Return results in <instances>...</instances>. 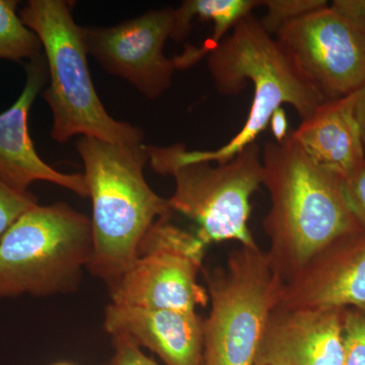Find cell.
Here are the masks:
<instances>
[{"label":"cell","instance_id":"cell-1","mask_svg":"<svg viewBox=\"0 0 365 365\" xmlns=\"http://www.w3.org/2000/svg\"><path fill=\"white\" fill-rule=\"evenodd\" d=\"M262 163L271 200L263 220L268 258L287 283L321 250L362 230L346 202L342 178L314 163L292 133L266 143Z\"/></svg>","mask_w":365,"mask_h":365},{"label":"cell","instance_id":"cell-2","mask_svg":"<svg viewBox=\"0 0 365 365\" xmlns=\"http://www.w3.org/2000/svg\"><path fill=\"white\" fill-rule=\"evenodd\" d=\"M76 148L93 203V255L86 270L110 289L136 260L150 227L174 212L168 199L144 179V167L150 162L145 144L81 137Z\"/></svg>","mask_w":365,"mask_h":365},{"label":"cell","instance_id":"cell-3","mask_svg":"<svg viewBox=\"0 0 365 365\" xmlns=\"http://www.w3.org/2000/svg\"><path fill=\"white\" fill-rule=\"evenodd\" d=\"M71 7L64 0H31L19 14L45 51L50 83L43 97L52 110V138L58 143L76 135L110 143H143L144 132L115 120L98 98L86 58L85 28L74 21Z\"/></svg>","mask_w":365,"mask_h":365},{"label":"cell","instance_id":"cell-4","mask_svg":"<svg viewBox=\"0 0 365 365\" xmlns=\"http://www.w3.org/2000/svg\"><path fill=\"white\" fill-rule=\"evenodd\" d=\"M91 255V218L66 203L38 204L0 237V300L73 292Z\"/></svg>","mask_w":365,"mask_h":365},{"label":"cell","instance_id":"cell-5","mask_svg":"<svg viewBox=\"0 0 365 365\" xmlns=\"http://www.w3.org/2000/svg\"><path fill=\"white\" fill-rule=\"evenodd\" d=\"M202 274L211 306L203 319V365H255L284 281L258 246H240L225 266Z\"/></svg>","mask_w":365,"mask_h":365},{"label":"cell","instance_id":"cell-6","mask_svg":"<svg viewBox=\"0 0 365 365\" xmlns=\"http://www.w3.org/2000/svg\"><path fill=\"white\" fill-rule=\"evenodd\" d=\"M153 170L175 180L168 199L173 212L197 225L196 235L206 245L228 241L256 247L248 222L252 196L263 185L260 148L250 144L225 163H153Z\"/></svg>","mask_w":365,"mask_h":365},{"label":"cell","instance_id":"cell-7","mask_svg":"<svg viewBox=\"0 0 365 365\" xmlns=\"http://www.w3.org/2000/svg\"><path fill=\"white\" fill-rule=\"evenodd\" d=\"M207 247L170 216L160 218L143 237L131 267L110 288L112 304L180 312L207 306V289L198 280Z\"/></svg>","mask_w":365,"mask_h":365},{"label":"cell","instance_id":"cell-8","mask_svg":"<svg viewBox=\"0 0 365 365\" xmlns=\"http://www.w3.org/2000/svg\"><path fill=\"white\" fill-rule=\"evenodd\" d=\"M275 39L325 102L351 95L364 85L365 26L330 6L283 26Z\"/></svg>","mask_w":365,"mask_h":365},{"label":"cell","instance_id":"cell-9","mask_svg":"<svg viewBox=\"0 0 365 365\" xmlns=\"http://www.w3.org/2000/svg\"><path fill=\"white\" fill-rule=\"evenodd\" d=\"M85 32L88 54L145 97H160L172 86L177 68L163 48L169 39L179 41L176 9H155L109 28H85Z\"/></svg>","mask_w":365,"mask_h":365},{"label":"cell","instance_id":"cell-10","mask_svg":"<svg viewBox=\"0 0 365 365\" xmlns=\"http://www.w3.org/2000/svg\"><path fill=\"white\" fill-rule=\"evenodd\" d=\"M279 306L365 312V232L340 237L314 255L285 283Z\"/></svg>","mask_w":365,"mask_h":365},{"label":"cell","instance_id":"cell-11","mask_svg":"<svg viewBox=\"0 0 365 365\" xmlns=\"http://www.w3.org/2000/svg\"><path fill=\"white\" fill-rule=\"evenodd\" d=\"M343 312L278 304L266 324L255 365H343Z\"/></svg>","mask_w":365,"mask_h":365},{"label":"cell","instance_id":"cell-12","mask_svg":"<svg viewBox=\"0 0 365 365\" xmlns=\"http://www.w3.org/2000/svg\"><path fill=\"white\" fill-rule=\"evenodd\" d=\"M25 88L16 103L0 114V181L20 193L29 192L33 182L58 185L78 196L88 197L85 175L63 174L39 157L28 129V117L37 96L46 83L47 62L40 55L25 66Z\"/></svg>","mask_w":365,"mask_h":365},{"label":"cell","instance_id":"cell-13","mask_svg":"<svg viewBox=\"0 0 365 365\" xmlns=\"http://www.w3.org/2000/svg\"><path fill=\"white\" fill-rule=\"evenodd\" d=\"M104 329L131 341L165 365H203V319L197 312L145 309L110 304Z\"/></svg>","mask_w":365,"mask_h":365},{"label":"cell","instance_id":"cell-14","mask_svg":"<svg viewBox=\"0 0 365 365\" xmlns=\"http://www.w3.org/2000/svg\"><path fill=\"white\" fill-rule=\"evenodd\" d=\"M355 101L356 91L326 101L292 133L314 163L342 179L365 160Z\"/></svg>","mask_w":365,"mask_h":365},{"label":"cell","instance_id":"cell-15","mask_svg":"<svg viewBox=\"0 0 365 365\" xmlns=\"http://www.w3.org/2000/svg\"><path fill=\"white\" fill-rule=\"evenodd\" d=\"M261 6V0H187L177 9L179 41L188 37L191 23L195 16L199 20H210L215 24L213 34L201 47L189 46L181 55L174 57L177 71L194 66L203 56L215 49L225 35L242 19Z\"/></svg>","mask_w":365,"mask_h":365},{"label":"cell","instance_id":"cell-16","mask_svg":"<svg viewBox=\"0 0 365 365\" xmlns=\"http://www.w3.org/2000/svg\"><path fill=\"white\" fill-rule=\"evenodd\" d=\"M16 7V1L0 0V59L31 61L42 55V45L21 20Z\"/></svg>","mask_w":365,"mask_h":365},{"label":"cell","instance_id":"cell-17","mask_svg":"<svg viewBox=\"0 0 365 365\" xmlns=\"http://www.w3.org/2000/svg\"><path fill=\"white\" fill-rule=\"evenodd\" d=\"M328 6L325 0H261V6H265L267 13L260 23L266 32L275 35L290 21Z\"/></svg>","mask_w":365,"mask_h":365},{"label":"cell","instance_id":"cell-18","mask_svg":"<svg viewBox=\"0 0 365 365\" xmlns=\"http://www.w3.org/2000/svg\"><path fill=\"white\" fill-rule=\"evenodd\" d=\"M343 365H365V312L345 309L343 312Z\"/></svg>","mask_w":365,"mask_h":365},{"label":"cell","instance_id":"cell-19","mask_svg":"<svg viewBox=\"0 0 365 365\" xmlns=\"http://www.w3.org/2000/svg\"><path fill=\"white\" fill-rule=\"evenodd\" d=\"M38 205L30 192L20 193L0 181V237L21 215Z\"/></svg>","mask_w":365,"mask_h":365},{"label":"cell","instance_id":"cell-20","mask_svg":"<svg viewBox=\"0 0 365 365\" xmlns=\"http://www.w3.org/2000/svg\"><path fill=\"white\" fill-rule=\"evenodd\" d=\"M342 181L348 207L360 230L365 232V160Z\"/></svg>","mask_w":365,"mask_h":365},{"label":"cell","instance_id":"cell-21","mask_svg":"<svg viewBox=\"0 0 365 365\" xmlns=\"http://www.w3.org/2000/svg\"><path fill=\"white\" fill-rule=\"evenodd\" d=\"M114 354L103 365H160L145 354L138 346L122 337H112Z\"/></svg>","mask_w":365,"mask_h":365},{"label":"cell","instance_id":"cell-22","mask_svg":"<svg viewBox=\"0 0 365 365\" xmlns=\"http://www.w3.org/2000/svg\"><path fill=\"white\" fill-rule=\"evenodd\" d=\"M330 6L348 20L365 26V0H335Z\"/></svg>","mask_w":365,"mask_h":365},{"label":"cell","instance_id":"cell-23","mask_svg":"<svg viewBox=\"0 0 365 365\" xmlns=\"http://www.w3.org/2000/svg\"><path fill=\"white\" fill-rule=\"evenodd\" d=\"M271 131L275 137L276 143H280L287 138L288 134V122L287 113L282 107L276 110L269 121Z\"/></svg>","mask_w":365,"mask_h":365},{"label":"cell","instance_id":"cell-24","mask_svg":"<svg viewBox=\"0 0 365 365\" xmlns=\"http://www.w3.org/2000/svg\"><path fill=\"white\" fill-rule=\"evenodd\" d=\"M355 116L359 123L360 133H361L362 144L365 153V83L356 91V101H355Z\"/></svg>","mask_w":365,"mask_h":365},{"label":"cell","instance_id":"cell-25","mask_svg":"<svg viewBox=\"0 0 365 365\" xmlns=\"http://www.w3.org/2000/svg\"><path fill=\"white\" fill-rule=\"evenodd\" d=\"M53 365H73V364H67V362H59V364H55Z\"/></svg>","mask_w":365,"mask_h":365}]
</instances>
